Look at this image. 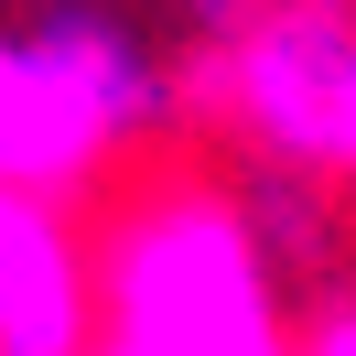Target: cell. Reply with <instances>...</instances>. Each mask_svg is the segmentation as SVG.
I'll list each match as a JSON object with an SVG mask.
<instances>
[{
    "label": "cell",
    "mask_w": 356,
    "mask_h": 356,
    "mask_svg": "<svg viewBox=\"0 0 356 356\" xmlns=\"http://www.w3.org/2000/svg\"><path fill=\"white\" fill-rule=\"evenodd\" d=\"M302 356H356V291H324L302 313Z\"/></svg>",
    "instance_id": "5b68a950"
},
{
    "label": "cell",
    "mask_w": 356,
    "mask_h": 356,
    "mask_svg": "<svg viewBox=\"0 0 356 356\" xmlns=\"http://www.w3.org/2000/svg\"><path fill=\"white\" fill-rule=\"evenodd\" d=\"M195 87L248 162L356 184V0H259L227 44H205Z\"/></svg>",
    "instance_id": "3957f363"
},
{
    "label": "cell",
    "mask_w": 356,
    "mask_h": 356,
    "mask_svg": "<svg viewBox=\"0 0 356 356\" xmlns=\"http://www.w3.org/2000/svg\"><path fill=\"white\" fill-rule=\"evenodd\" d=\"M87 356H162V346H140V334H119V324H108V334H97Z\"/></svg>",
    "instance_id": "52a82bcc"
},
{
    "label": "cell",
    "mask_w": 356,
    "mask_h": 356,
    "mask_svg": "<svg viewBox=\"0 0 356 356\" xmlns=\"http://www.w3.org/2000/svg\"><path fill=\"white\" fill-rule=\"evenodd\" d=\"M259 0H184V22H195V44H227V33L248 22Z\"/></svg>",
    "instance_id": "8992f818"
},
{
    "label": "cell",
    "mask_w": 356,
    "mask_h": 356,
    "mask_svg": "<svg viewBox=\"0 0 356 356\" xmlns=\"http://www.w3.org/2000/svg\"><path fill=\"white\" fill-rule=\"evenodd\" d=\"M162 119H173V76L140 22H119L97 0L0 22V184L76 205L130 152H152Z\"/></svg>",
    "instance_id": "7a4b0ae2"
},
{
    "label": "cell",
    "mask_w": 356,
    "mask_h": 356,
    "mask_svg": "<svg viewBox=\"0 0 356 356\" xmlns=\"http://www.w3.org/2000/svg\"><path fill=\"white\" fill-rule=\"evenodd\" d=\"M97 281H108V324L162 356H302V324L281 302V248L248 184L184 162L130 173L97 216Z\"/></svg>",
    "instance_id": "6da1fadb"
},
{
    "label": "cell",
    "mask_w": 356,
    "mask_h": 356,
    "mask_svg": "<svg viewBox=\"0 0 356 356\" xmlns=\"http://www.w3.org/2000/svg\"><path fill=\"white\" fill-rule=\"evenodd\" d=\"M108 334L97 238L65 195L0 184V356H87Z\"/></svg>",
    "instance_id": "277c9868"
}]
</instances>
